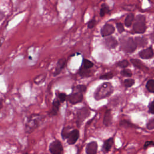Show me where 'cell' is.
<instances>
[{
  "mask_svg": "<svg viewBox=\"0 0 154 154\" xmlns=\"http://www.w3.org/2000/svg\"><path fill=\"white\" fill-rule=\"evenodd\" d=\"M113 92V87L110 83H104L95 91L94 97L95 99L99 101L109 96Z\"/></svg>",
  "mask_w": 154,
  "mask_h": 154,
  "instance_id": "cell-1",
  "label": "cell"
},
{
  "mask_svg": "<svg viewBox=\"0 0 154 154\" xmlns=\"http://www.w3.org/2000/svg\"><path fill=\"white\" fill-rule=\"evenodd\" d=\"M42 121V117L39 115H32L28 118L25 124V131L28 134L31 133L37 129Z\"/></svg>",
  "mask_w": 154,
  "mask_h": 154,
  "instance_id": "cell-2",
  "label": "cell"
},
{
  "mask_svg": "<svg viewBox=\"0 0 154 154\" xmlns=\"http://www.w3.org/2000/svg\"><path fill=\"white\" fill-rule=\"evenodd\" d=\"M121 47L123 51L127 53H132L137 49L134 39L131 37L123 39L121 41Z\"/></svg>",
  "mask_w": 154,
  "mask_h": 154,
  "instance_id": "cell-3",
  "label": "cell"
},
{
  "mask_svg": "<svg viewBox=\"0 0 154 154\" xmlns=\"http://www.w3.org/2000/svg\"><path fill=\"white\" fill-rule=\"evenodd\" d=\"M90 115V112L86 107H83L77 111V125L80 127L81 125Z\"/></svg>",
  "mask_w": 154,
  "mask_h": 154,
  "instance_id": "cell-4",
  "label": "cell"
},
{
  "mask_svg": "<svg viewBox=\"0 0 154 154\" xmlns=\"http://www.w3.org/2000/svg\"><path fill=\"white\" fill-rule=\"evenodd\" d=\"M49 150L51 154H64L63 147L59 140H55L51 143Z\"/></svg>",
  "mask_w": 154,
  "mask_h": 154,
  "instance_id": "cell-5",
  "label": "cell"
},
{
  "mask_svg": "<svg viewBox=\"0 0 154 154\" xmlns=\"http://www.w3.org/2000/svg\"><path fill=\"white\" fill-rule=\"evenodd\" d=\"M68 101L71 104L75 105L80 103L83 100V93L79 92H72L69 95L67 96Z\"/></svg>",
  "mask_w": 154,
  "mask_h": 154,
  "instance_id": "cell-6",
  "label": "cell"
},
{
  "mask_svg": "<svg viewBox=\"0 0 154 154\" xmlns=\"http://www.w3.org/2000/svg\"><path fill=\"white\" fill-rule=\"evenodd\" d=\"M79 137V132L78 129H73L71 131L67 138V143L69 145H72L76 143Z\"/></svg>",
  "mask_w": 154,
  "mask_h": 154,
  "instance_id": "cell-7",
  "label": "cell"
},
{
  "mask_svg": "<svg viewBox=\"0 0 154 154\" xmlns=\"http://www.w3.org/2000/svg\"><path fill=\"white\" fill-rule=\"evenodd\" d=\"M115 28L112 25L106 24H105L103 27L102 28L101 30V34L102 37H107L108 36H110L115 33Z\"/></svg>",
  "mask_w": 154,
  "mask_h": 154,
  "instance_id": "cell-8",
  "label": "cell"
},
{
  "mask_svg": "<svg viewBox=\"0 0 154 154\" xmlns=\"http://www.w3.org/2000/svg\"><path fill=\"white\" fill-rule=\"evenodd\" d=\"M104 44L107 48L111 49L116 48L118 45V42L116 38L113 36H108L104 40Z\"/></svg>",
  "mask_w": 154,
  "mask_h": 154,
  "instance_id": "cell-9",
  "label": "cell"
},
{
  "mask_svg": "<svg viewBox=\"0 0 154 154\" xmlns=\"http://www.w3.org/2000/svg\"><path fill=\"white\" fill-rule=\"evenodd\" d=\"M139 54L142 59H151L153 57V51L152 47H149L141 50Z\"/></svg>",
  "mask_w": 154,
  "mask_h": 154,
  "instance_id": "cell-10",
  "label": "cell"
},
{
  "mask_svg": "<svg viewBox=\"0 0 154 154\" xmlns=\"http://www.w3.org/2000/svg\"><path fill=\"white\" fill-rule=\"evenodd\" d=\"M146 30V25L145 22H136L133 25V31L137 34H143Z\"/></svg>",
  "mask_w": 154,
  "mask_h": 154,
  "instance_id": "cell-11",
  "label": "cell"
},
{
  "mask_svg": "<svg viewBox=\"0 0 154 154\" xmlns=\"http://www.w3.org/2000/svg\"><path fill=\"white\" fill-rule=\"evenodd\" d=\"M98 145L96 141H91L87 145L85 152L87 154H96L98 152Z\"/></svg>",
  "mask_w": 154,
  "mask_h": 154,
  "instance_id": "cell-12",
  "label": "cell"
},
{
  "mask_svg": "<svg viewBox=\"0 0 154 154\" xmlns=\"http://www.w3.org/2000/svg\"><path fill=\"white\" fill-rule=\"evenodd\" d=\"M103 124L105 127H109L112 124L111 112L109 109H107L105 113L103 119Z\"/></svg>",
  "mask_w": 154,
  "mask_h": 154,
  "instance_id": "cell-13",
  "label": "cell"
},
{
  "mask_svg": "<svg viewBox=\"0 0 154 154\" xmlns=\"http://www.w3.org/2000/svg\"><path fill=\"white\" fill-rule=\"evenodd\" d=\"M60 106V102L57 98H55L53 102L52 110H51V111L49 113V115L53 116H56L57 115V113L59 110Z\"/></svg>",
  "mask_w": 154,
  "mask_h": 154,
  "instance_id": "cell-14",
  "label": "cell"
},
{
  "mask_svg": "<svg viewBox=\"0 0 154 154\" xmlns=\"http://www.w3.org/2000/svg\"><path fill=\"white\" fill-rule=\"evenodd\" d=\"M113 143H114L113 138H109L108 139L106 140L104 143L103 146H102V151L104 152V153H107L108 152H110L111 147L113 146Z\"/></svg>",
  "mask_w": 154,
  "mask_h": 154,
  "instance_id": "cell-15",
  "label": "cell"
},
{
  "mask_svg": "<svg viewBox=\"0 0 154 154\" xmlns=\"http://www.w3.org/2000/svg\"><path fill=\"white\" fill-rule=\"evenodd\" d=\"M66 65V60L65 59H60L57 64L55 72L54 73V76H57L61 72V70L63 69L65 66Z\"/></svg>",
  "mask_w": 154,
  "mask_h": 154,
  "instance_id": "cell-16",
  "label": "cell"
},
{
  "mask_svg": "<svg viewBox=\"0 0 154 154\" xmlns=\"http://www.w3.org/2000/svg\"><path fill=\"white\" fill-rule=\"evenodd\" d=\"M134 41L136 44L137 47H144L147 44V40L144 37H136Z\"/></svg>",
  "mask_w": 154,
  "mask_h": 154,
  "instance_id": "cell-17",
  "label": "cell"
},
{
  "mask_svg": "<svg viewBox=\"0 0 154 154\" xmlns=\"http://www.w3.org/2000/svg\"><path fill=\"white\" fill-rule=\"evenodd\" d=\"M72 130V128L69 126L65 127L62 129L61 135V138L63 139V140L67 139L68 135H69V133H71V131Z\"/></svg>",
  "mask_w": 154,
  "mask_h": 154,
  "instance_id": "cell-18",
  "label": "cell"
},
{
  "mask_svg": "<svg viewBox=\"0 0 154 154\" xmlns=\"http://www.w3.org/2000/svg\"><path fill=\"white\" fill-rule=\"evenodd\" d=\"M134 20V15L133 13H129L127 15L125 19V25L127 27H129L132 24L133 21Z\"/></svg>",
  "mask_w": 154,
  "mask_h": 154,
  "instance_id": "cell-19",
  "label": "cell"
},
{
  "mask_svg": "<svg viewBox=\"0 0 154 154\" xmlns=\"http://www.w3.org/2000/svg\"><path fill=\"white\" fill-rule=\"evenodd\" d=\"M79 75L82 77H89L91 76V71L90 69H85L84 67L81 66L79 71Z\"/></svg>",
  "mask_w": 154,
  "mask_h": 154,
  "instance_id": "cell-20",
  "label": "cell"
},
{
  "mask_svg": "<svg viewBox=\"0 0 154 154\" xmlns=\"http://www.w3.org/2000/svg\"><path fill=\"white\" fill-rule=\"evenodd\" d=\"M146 87L147 90L151 93L154 92V80L153 79H149L146 83Z\"/></svg>",
  "mask_w": 154,
  "mask_h": 154,
  "instance_id": "cell-21",
  "label": "cell"
},
{
  "mask_svg": "<svg viewBox=\"0 0 154 154\" xmlns=\"http://www.w3.org/2000/svg\"><path fill=\"white\" fill-rule=\"evenodd\" d=\"M86 86L84 85H78L75 87L73 89V92H79V93H84L86 91Z\"/></svg>",
  "mask_w": 154,
  "mask_h": 154,
  "instance_id": "cell-22",
  "label": "cell"
},
{
  "mask_svg": "<svg viewBox=\"0 0 154 154\" xmlns=\"http://www.w3.org/2000/svg\"><path fill=\"white\" fill-rule=\"evenodd\" d=\"M120 126L125 127V128H135V125L133 124L132 123H131L129 121H125V120H123V121H121V122H120Z\"/></svg>",
  "mask_w": 154,
  "mask_h": 154,
  "instance_id": "cell-23",
  "label": "cell"
},
{
  "mask_svg": "<svg viewBox=\"0 0 154 154\" xmlns=\"http://www.w3.org/2000/svg\"><path fill=\"white\" fill-rule=\"evenodd\" d=\"M110 12V9L108 8L107 5L105 4L102 5L101 10H100V16L101 17H103L106 13Z\"/></svg>",
  "mask_w": 154,
  "mask_h": 154,
  "instance_id": "cell-24",
  "label": "cell"
},
{
  "mask_svg": "<svg viewBox=\"0 0 154 154\" xmlns=\"http://www.w3.org/2000/svg\"><path fill=\"white\" fill-rule=\"evenodd\" d=\"M94 64L92 61H90V60L87 59H83V67H84L85 69H90V68H92Z\"/></svg>",
  "mask_w": 154,
  "mask_h": 154,
  "instance_id": "cell-25",
  "label": "cell"
},
{
  "mask_svg": "<svg viewBox=\"0 0 154 154\" xmlns=\"http://www.w3.org/2000/svg\"><path fill=\"white\" fill-rule=\"evenodd\" d=\"M130 61L131 62V63L134 65V67L137 68V69H141V67L143 66V64L139 60L131 59Z\"/></svg>",
  "mask_w": 154,
  "mask_h": 154,
  "instance_id": "cell-26",
  "label": "cell"
},
{
  "mask_svg": "<svg viewBox=\"0 0 154 154\" xmlns=\"http://www.w3.org/2000/svg\"><path fill=\"white\" fill-rule=\"evenodd\" d=\"M134 83H135L134 79L131 78L126 79L124 81V85L126 88H129L131 87H132L133 85H134Z\"/></svg>",
  "mask_w": 154,
  "mask_h": 154,
  "instance_id": "cell-27",
  "label": "cell"
},
{
  "mask_svg": "<svg viewBox=\"0 0 154 154\" xmlns=\"http://www.w3.org/2000/svg\"><path fill=\"white\" fill-rule=\"evenodd\" d=\"M117 66L119 67L122 68V69H126V67L129 66V62L127 60H123L118 62L117 63Z\"/></svg>",
  "mask_w": 154,
  "mask_h": 154,
  "instance_id": "cell-28",
  "label": "cell"
},
{
  "mask_svg": "<svg viewBox=\"0 0 154 154\" xmlns=\"http://www.w3.org/2000/svg\"><path fill=\"white\" fill-rule=\"evenodd\" d=\"M57 98L59 100L60 103L64 102L67 99V95L64 93H58V94H57Z\"/></svg>",
  "mask_w": 154,
  "mask_h": 154,
  "instance_id": "cell-29",
  "label": "cell"
},
{
  "mask_svg": "<svg viewBox=\"0 0 154 154\" xmlns=\"http://www.w3.org/2000/svg\"><path fill=\"white\" fill-rule=\"evenodd\" d=\"M121 75L123 77H131L133 75V73L129 69H123L121 72Z\"/></svg>",
  "mask_w": 154,
  "mask_h": 154,
  "instance_id": "cell-30",
  "label": "cell"
},
{
  "mask_svg": "<svg viewBox=\"0 0 154 154\" xmlns=\"http://www.w3.org/2000/svg\"><path fill=\"white\" fill-rule=\"evenodd\" d=\"M113 77H114V74L112 72H108L104 74V75H101L99 77V78L101 79H110L113 78Z\"/></svg>",
  "mask_w": 154,
  "mask_h": 154,
  "instance_id": "cell-31",
  "label": "cell"
},
{
  "mask_svg": "<svg viewBox=\"0 0 154 154\" xmlns=\"http://www.w3.org/2000/svg\"><path fill=\"white\" fill-rule=\"evenodd\" d=\"M146 128L149 130H153L154 129V119H150L146 124Z\"/></svg>",
  "mask_w": 154,
  "mask_h": 154,
  "instance_id": "cell-32",
  "label": "cell"
},
{
  "mask_svg": "<svg viewBox=\"0 0 154 154\" xmlns=\"http://www.w3.org/2000/svg\"><path fill=\"white\" fill-rule=\"evenodd\" d=\"M45 75H39L35 79V82L36 83H37V84L41 83H42L43 81H45Z\"/></svg>",
  "mask_w": 154,
  "mask_h": 154,
  "instance_id": "cell-33",
  "label": "cell"
},
{
  "mask_svg": "<svg viewBox=\"0 0 154 154\" xmlns=\"http://www.w3.org/2000/svg\"><path fill=\"white\" fill-rule=\"evenodd\" d=\"M136 22H145L146 17L144 15H139L136 16L135 18Z\"/></svg>",
  "mask_w": 154,
  "mask_h": 154,
  "instance_id": "cell-34",
  "label": "cell"
},
{
  "mask_svg": "<svg viewBox=\"0 0 154 154\" xmlns=\"http://www.w3.org/2000/svg\"><path fill=\"white\" fill-rule=\"evenodd\" d=\"M116 28H117V29L119 33H122L125 30L124 27L122 23H117L116 24Z\"/></svg>",
  "mask_w": 154,
  "mask_h": 154,
  "instance_id": "cell-35",
  "label": "cell"
},
{
  "mask_svg": "<svg viewBox=\"0 0 154 154\" xmlns=\"http://www.w3.org/2000/svg\"><path fill=\"white\" fill-rule=\"evenodd\" d=\"M153 104H154V102L151 101L149 104V105H148V108H149V113H151V115H153V107H154Z\"/></svg>",
  "mask_w": 154,
  "mask_h": 154,
  "instance_id": "cell-36",
  "label": "cell"
},
{
  "mask_svg": "<svg viewBox=\"0 0 154 154\" xmlns=\"http://www.w3.org/2000/svg\"><path fill=\"white\" fill-rule=\"evenodd\" d=\"M95 24H96V21L95 19L91 20L88 22V24H87L88 28H90V29H91V28H93L95 27Z\"/></svg>",
  "mask_w": 154,
  "mask_h": 154,
  "instance_id": "cell-37",
  "label": "cell"
},
{
  "mask_svg": "<svg viewBox=\"0 0 154 154\" xmlns=\"http://www.w3.org/2000/svg\"><path fill=\"white\" fill-rule=\"evenodd\" d=\"M153 141H147L145 142L143 148L145 149H146L148 147H149L151 146H153Z\"/></svg>",
  "mask_w": 154,
  "mask_h": 154,
  "instance_id": "cell-38",
  "label": "cell"
},
{
  "mask_svg": "<svg viewBox=\"0 0 154 154\" xmlns=\"http://www.w3.org/2000/svg\"><path fill=\"white\" fill-rule=\"evenodd\" d=\"M4 18H5V13L3 11L0 10V22L3 21V19H4Z\"/></svg>",
  "mask_w": 154,
  "mask_h": 154,
  "instance_id": "cell-39",
  "label": "cell"
},
{
  "mask_svg": "<svg viewBox=\"0 0 154 154\" xmlns=\"http://www.w3.org/2000/svg\"><path fill=\"white\" fill-rule=\"evenodd\" d=\"M70 1H71L72 2H75L76 1V0H70Z\"/></svg>",
  "mask_w": 154,
  "mask_h": 154,
  "instance_id": "cell-40",
  "label": "cell"
},
{
  "mask_svg": "<svg viewBox=\"0 0 154 154\" xmlns=\"http://www.w3.org/2000/svg\"><path fill=\"white\" fill-rule=\"evenodd\" d=\"M24 154H29V153H24Z\"/></svg>",
  "mask_w": 154,
  "mask_h": 154,
  "instance_id": "cell-41",
  "label": "cell"
}]
</instances>
